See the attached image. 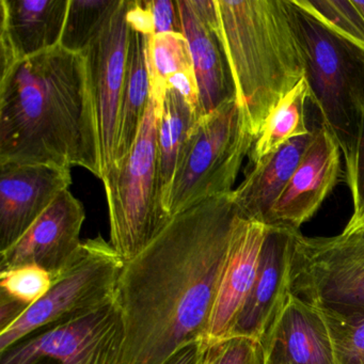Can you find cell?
<instances>
[{"label":"cell","instance_id":"1","mask_svg":"<svg viewBox=\"0 0 364 364\" xmlns=\"http://www.w3.org/2000/svg\"><path fill=\"white\" fill-rule=\"evenodd\" d=\"M232 193L178 213L124 263L114 293L125 328L122 364H159L206 340L238 215Z\"/></svg>","mask_w":364,"mask_h":364},{"label":"cell","instance_id":"2","mask_svg":"<svg viewBox=\"0 0 364 364\" xmlns=\"http://www.w3.org/2000/svg\"><path fill=\"white\" fill-rule=\"evenodd\" d=\"M82 167L103 178L97 110L84 53L59 46L0 80V165Z\"/></svg>","mask_w":364,"mask_h":364},{"label":"cell","instance_id":"3","mask_svg":"<svg viewBox=\"0 0 364 364\" xmlns=\"http://www.w3.org/2000/svg\"><path fill=\"white\" fill-rule=\"evenodd\" d=\"M215 4L236 103L257 140L266 119L306 72L291 0Z\"/></svg>","mask_w":364,"mask_h":364},{"label":"cell","instance_id":"4","mask_svg":"<svg viewBox=\"0 0 364 364\" xmlns=\"http://www.w3.org/2000/svg\"><path fill=\"white\" fill-rule=\"evenodd\" d=\"M301 46L309 99L348 165L364 117V50L328 28L291 0Z\"/></svg>","mask_w":364,"mask_h":364},{"label":"cell","instance_id":"5","mask_svg":"<svg viewBox=\"0 0 364 364\" xmlns=\"http://www.w3.org/2000/svg\"><path fill=\"white\" fill-rule=\"evenodd\" d=\"M163 107L151 97L127 156L102 182L109 214L110 244L124 263L139 255L169 223L159 183V127Z\"/></svg>","mask_w":364,"mask_h":364},{"label":"cell","instance_id":"6","mask_svg":"<svg viewBox=\"0 0 364 364\" xmlns=\"http://www.w3.org/2000/svg\"><path fill=\"white\" fill-rule=\"evenodd\" d=\"M255 141L236 100L198 119L181 151L166 213L172 218L208 198L231 193Z\"/></svg>","mask_w":364,"mask_h":364},{"label":"cell","instance_id":"7","mask_svg":"<svg viewBox=\"0 0 364 364\" xmlns=\"http://www.w3.org/2000/svg\"><path fill=\"white\" fill-rule=\"evenodd\" d=\"M124 262L101 235L82 242L71 263L53 278L50 291L5 331L0 351L26 336L85 316L114 299Z\"/></svg>","mask_w":364,"mask_h":364},{"label":"cell","instance_id":"8","mask_svg":"<svg viewBox=\"0 0 364 364\" xmlns=\"http://www.w3.org/2000/svg\"><path fill=\"white\" fill-rule=\"evenodd\" d=\"M289 291L323 314L364 315V240L345 233L312 238L296 232Z\"/></svg>","mask_w":364,"mask_h":364},{"label":"cell","instance_id":"9","mask_svg":"<svg viewBox=\"0 0 364 364\" xmlns=\"http://www.w3.org/2000/svg\"><path fill=\"white\" fill-rule=\"evenodd\" d=\"M125 328L112 299L63 325L40 330L0 351V364H122Z\"/></svg>","mask_w":364,"mask_h":364},{"label":"cell","instance_id":"10","mask_svg":"<svg viewBox=\"0 0 364 364\" xmlns=\"http://www.w3.org/2000/svg\"><path fill=\"white\" fill-rule=\"evenodd\" d=\"M127 8L129 0H121L120 5L110 14L99 35L84 52L97 110L103 178L114 161L119 109L127 77L131 36L127 20Z\"/></svg>","mask_w":364,"mask_h":364},{"label":"cell","instance_id":"11","mask_svg":"<svg viewBox=\"0 0 364 364\" xmlns=\"http://www.w3.org/2000/svg\"><path fill=\"white\" fill-rule=\"evenodd\" d=\"M340 146L321 124L283 193L268 215L266 225L272 229L299 231L319 210L344 173Z\"/></svg>","mask_w":364,"mask_h":364},{"label":"cell","instance_id":"12","mask_svg":"<svg viewBox=\"0 0 364 364\" xmlns=\"http://www.w3.org/2000/svg\"><path fill=\"white\" fill-rule=\"evenodd\" d=\"M85 219L82 202L65 189L16 244L0 252V272L33 264L58 276L82 246Z\"/></svg>","mask_w":364,"mask_h":364},{"label":"cell","instance_id":"13","mask_svg":"<svg viewBox=\"0 0 364 364\" xmlns=\"http://www.w3.org/2000/svg\"><path fill=\"white\" fill-rule=\"evenodd\" d=\"M71 183L68 168L0 165V252L16 244Z\"/></svg>","mask_w":364,"mask_h":364},{"label":"cell","instance_id":"14","mask_svg":"<svg viewBox=\"0 0 364 364\" xmlns=\"http://www.w3.org/2000/svg\"><path fill=\"white\" fill-rule=\"evenodd\" d=\"M200 93L202 117L235 100V88L219 35L215 0H178Z\"/></svg>","mask_w":364,"mask_h":364},{"label":"cell","instance_id":"15","mask_svg":"<svg viewBox=\"0 0 364 364\" xmlns=\"http://www.w3.org/2000/svg\"><path fill=\"white\" fill-rule=\"evenodd\" d=\"M296 232L268 230L255 284L229 336H247L259 342L265 338L291 295L289 270Z\"/></svg>","mask_w":364,"mask_h":364},{"label":"cell","instance_id":"16","mask_svg":"<svg viewBox=\"0 0 364 364\" xmlns=\"http://www.w3.org/2000/svg\"><path fill=\"white\" fill-rule=\"evenodd\" d=\"M269 228L238 213L229 252L210 315L206 342L228 338L252 289Z\"/></svg>","mask_w":364,"mask_h":364},{"label":"cell","instance_id":"17","mask_svg":"<svg viewBox=\"0 0 364 364\" xmlns=\"http://www.w3.org/2000/svg\"><path fill=\"white\" fill-rule=\"evenodd\" d=\"M70 0H0L1 74L60 46Z\"/></svg>","mask_w":364,"mask_h":364},{"label":"cell","instance_id":"18","mask_svg":"<svg viewBox=\"0 0 364 364\" xmlns=\"http://www.w3.org/2000/svg\"><path fill=\"white\" fill-rule=\"evenodd\" d=\"M261 343L264 364H338L323 313L291 294Z\"/></svg>","mask_w":364,"mask_h":364},{"label":"cell","instance_id":"19","mask_svg":"<svg viewBox=\"0 0 364 364\" xmlns=\"http://www.w3.org/2000/svg\"><path fill=\"white\" fill-rule=\"evenodd\" d=\"M312 136L313 129L308 135L287 142L269 156L249 164L245 180L232 193L240 216L266 225L272 206L297 169Z\"/></svg>","mask_w":364,"mask_h":364},{"label":"cell","instance_id":"20","mask_svg":"<svg viewBox=\"0 0 364 364\" xmlns=\"http://www.w3.org/2000/svg\"><path fill=\"white\" fill-rule=\"evenodd\" d=\"M148 42L149 37L131 29L127 77L119 109L112 166L124 159L133 148L150 103Z\"/></svg>","mask_w":364,"mask_h":364},{"label":"cell","instance_id":"21","mask_svg":"<svg viewBox=\"0 0 364 364\" xmlns=\"http://www.w3.org/2000/svg\"><path fill=\"white\" fill-rule=\"evenodd\" d=\"M198 119L182 95L168 89L159 127V183L164 210L181 151Z\"/></svg>","mask_w":364,"mask_h":364},{"label":"cell","instance_id":"22","mask_svg":"<svg viewBox=\"0 0 364 364\" xmlns=\"http://www.w3.org/2000/svg\"><path fill=\"white\" fill-rule=\"evenodd\" d=\"M309 99V85L302 78L266 119L249 153V164H255L280 150L285 144L311 133L306 127L304 106Z\"/></svg>","mask_w":364,"mask_h":364},{"label":"cell","instance_id":"23","mask_svg":"<svg viewBox=\"0 0 364 364\" xmlns=\"http://www.w3.org/2000/svg\"><path fill=\"white\" fill-rule=\"evenodd\" d=\"M148 67L151 97L161 107L168 80L180 72L193 71L188 43L183 33H156L149 38Z\"/></svg>","mask_w":364,"mask_h":364},{"label":"cell","instance_id":"24","mask_svg":"<svg viewBox=\"0 0 364 364\" xmlns=\"http://www.w3.org/2000/svg\"><path fill=\"white\" fill-rule=\"evenodd\" d=\"M121 0H70L60 46L84 53L103 28Z\"/></svg>","mask_w":364,"mask_h":364},{"label":"cell","instance_id":"25","mask_svg":"<svg viewBox=\"0 0 364 364\" xmlns=\"http://www.w3.org/2000/svg\"><path fill=\"white\" fill-rule=\"evenodd\" d=\"M325 26L364 50V18L353 0H293Z\"/></svg>","mask_w":364,"mask_h":364},{"label":"cell","instance_id":"26","mask_svg":"<svg viewBox=\"0 0 364 364\" xmlns=\"http://www.w3.org/2000/svg\"><path fill=\"white\" fill-rule=\"evenodd\" d=\"M52 284L50 272L33 264L0 272V293L28 308L46 296Z\"/></svg>","mask_w":364,"mask_h":364},{"label":"cell","instance_id":"27","mask_svg":"<svg viewBox=\"0 0 364 364\" xmlns=\"http://www.w3.org/2000/svg\"><path fill=\"white\" fill-rule=\"evenodd\" d=\"M338 364H364V315H326Z\"/></svg>","mask_w":364,"mask_h":364},{"label":"cell","instance_id":"28","mask_svg":"<svg viewBox=\"0 0 364 364\" xmlns=\"http://www.w3.org/2000/svg\"><path fill=\"white\" fill-rule=\"evenodd\" d=\"M203 364H264L263 345L247 336H228L208 343Z\"/></svg>","mask_w":364,"mask_h":364},{"label":"cell","instance_id":"29","mask_svg":"<svg viewBox=\"0 0 364 364\" xmlns=\"http://www.w3.org/2000/svg\"><path fill=\"white\" fill-rule=\"evenodd\" d=\"M344 180L350 191L353 212L346 228L355 227L364 219V117L355 155L346 165Z\"/></svg>","mask_w":364,"mask_h":364},{"label":"cell","instance_id":"30","mask_svg":"<svg viewBox=\"0 0 364 364\" xmlns=\"http://www.w3.org/2000/svg\"><path fill=\"white\" fill-rule=\"evenodd\" d=\"M148 7L153 16L155 35L166 33H182L176 1L148 0Z\"/></svg>","mask_w":364,"mask_h":364},{"label":"cell","instance_id":"31","mask_svg":"<svg viewBox=\"0 0 364 364\" xmlns=\"http://www.w3.org/2000/svg\"><path fill=\"white\" fill-rule=\"evenodd\" d=\"M168 89H174L182 95V97L188 102L193 112L198 118H201V105H200V93L198 88L195 72L186 71L174 74L168 80Z\"/></svg>","mask_w":364,"mask_h":364},{"label":"cell","instance_id":"32","mask_svg":"<svg viewBox=\"0 0 364 364\" xmlns=\"http://www.w3.org/2000/svg\"><path fill=\"white\" fill-rule=\"evenodd\" d=\"M127 20L129 28L146 37L155 35L154 22L148 7V0H129Z\"/></svg>","mask_w":364,"mask_h":364},{"label":"cell","instance_id":"33","mask_svg":"<svg viewBox=\"0 0 364 364\" xmlns=\"http://www.w3.org/2000/svg\"><path fill=\"white\" fill-rule=\"evenodd\" d=\"M206 349V340L193 341L176 349L159 364H203Z\"/></svg>","mask_w":364,"mask_h":364},{"label":"cell","instance_id":"34","mask_svg":"<svg viewBox=\"0 0 364 364\" xmlns=\"http://www.w3.org/2000/svg\"><path fill=\"white\" fill-rule=\"evenodd\" d=\"M27 309L28 306L12 299L6 294L0 293V332L14 325Z\"/></svg>","mask_w":364,"mask_h":364},{"label":"cell","instance_id":"35","mask_svg":"<svg viewBox=\"0 0 364 364\" xmlns=\"http://www.w3.org/2000/svg\"><path fill=\"white\" fill-rule=\"evenodd\" d=\"M343 233L349 234V235H355L364 240V219L361 223L355 225V227L345 228Z\"/></svg>","mask_w":364,"mask_h":364},{"label":"cell","instance_id":"36","mask_svg":"<svg viewBox=\"0 0 364 364\" xmlns=\"http://www.w3.org/2000/svg\"><path fill=\"white\" fill-rule=\"evenodd\" d=\"M353 3H355V7L359 9V11L361 12L364 18V0L363 1H353Z\"/></svg>","mask_w":364,"mask_h":364}]
</instances>
